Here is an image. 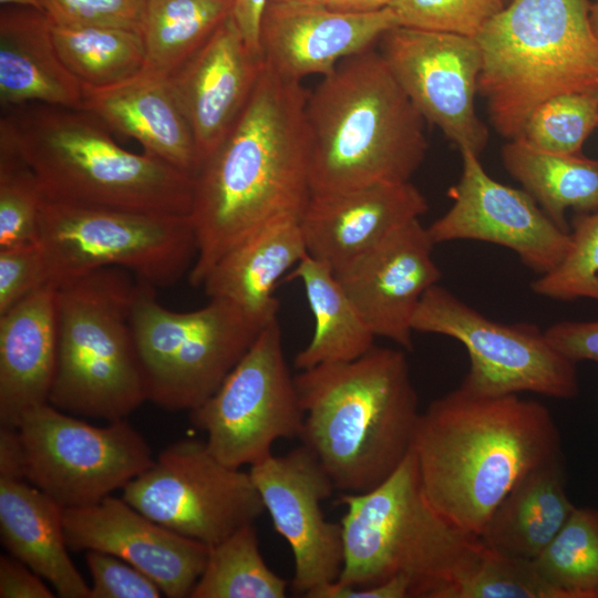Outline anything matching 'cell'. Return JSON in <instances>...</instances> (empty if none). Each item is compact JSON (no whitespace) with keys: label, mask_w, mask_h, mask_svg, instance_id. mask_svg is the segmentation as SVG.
Segmentation results:
<instances>
[{"label":"cell","mask_w":598,"mask_h":598,"mask_svg":"<svg viewBox=\"0 0 598 598\" xmlns=\"http://www.w3.org/2000/svg\"><path fill=\"white\" fill-rule=\"evenodd\" d=\"M1 598H53L44 579L11 555L0 557Z\"/></svg>","instance_id":"cell-44"},{"label":"cell","mask_w":598,"mask_h":598,"mask_svg":"<svg viewBox=\"0 0 598 598\" xmlns=\"http://www.w3.org/2000/svg\"><path fill=\"white\" fill-rule=\"evenodd\" d=\"M434 246L427 227L414 219L333 272L375 338L405 351L413 350L417 306L442 277Z\"/></svg>","instance_id":"cell-18"},{"label":"cell","mask_w":598,"mask_h":598,"mask_svg":"<svg viewBox=\"0 0 598 598\" xmlns=\"http://www.w3.org/2000/svg\"><path fill=\"white\" fill-rule=\"evenodd\" d=\"M423 122L380 51L341 61L307 99L311 193L411 181L426 155Z\"/></svg>","instance_id":"cell-4"},{"label":"cell","mask_w":598,"mask_h":598,"mask_svg":"<svg viewBox=\"0 0 598 598\" xmlns=\"http://www.w3.org/2000/svg\"><path fill=\"white\" fill-rule=\"evenodd\" d=\"M588 0H512L475 38L483 65L478 93L507 140L522 136L544 101L598 91V40Z\"/></svg>","instance_id":"cell-7"},{"label":"cell","mask_w":598,"mask_h":598,"mask_svg":"<svg viewBox=\"0 0 598 598\" xmlns=\"http://www.w3.org/2000/svg\"><path fill=\"white\" fill-rule=\"evenodd\" d=\"M56 286L47 283L0 315V426L18 427L49 403L56 365Z\"/></svg>","instance_id":"cell-24"},{"label":"cell","mask_w":598,"mask_h":598,"mask_svg":"<svg viewBox=\"0 0 598 598\" xmlns=\"http://www.w3.org/2000/svg\"><path fill=\"white\" fill-rule=\"evenodd\" d=\"M343 565L337 582L369 587L405 578L411 598H447L484 543L440 515L422 488L412 450L398 468L363 493H344Z\"/></svg>","instance_id":"cell-6"},{"label":"cell","mask_w":598,"mask_h":598,"mask_svg":"<svg viewBox=\"0 0 598 598\" xmlns=\"http://www.w3.org/2000/svg\"><path fill=\"white\" fill-rule=\"evenodd\" d=\"M39 245L54 286L90 271L117 267L154 287L188 274L197 243L188 215L79 206L44 198Z\"/></svg>","instance_id":"cell-10"},{"label":"cell","mask_w":598,"mask_h":598,"mask_svg":"<svg viewBox=\"0 0 598 598\" xmlns=\"http://www.w3.org/2000/svg\"><path fill=\"white\" fill-rule=\"evenodd\" d=\"M249 474L295 564L291 589L311 598L338 580L343 565L341 523L328 520L321 503L336 489L317 456L303 444L249 466Z\"/></svg>","instance_id":"cell-16"},{"label":"cell","mask_w":598,"mask_h":598,"mask_svg":"<svg viewBox=\"0 0 598 598\" xmlns=\"http://www.w3.org/2000/svg\"><path fill=\"white\" fill-rule=\"evenodd\" d=\"M395 0H333L329 7L341 11L371 12L389 8Z\"/></svg>","instance_id":"cell-48"},{"label":"cell","mask_w":598,"mask_h":598,"mask_svg":"<svg viewBox=\"0 0 598 598\" xmlns=\"http://www.w3.org/2000/svg\"><path fill=\"white\" fill-rule=\"evenodd\" d=\"M379 42L380 53L421 116L460 151L480 156L489 134L474 105L483 65L477 40L396 25Z\"/></svg>","instance_id":"cell-15"},{"label":"cell","mask_w":598,"mask_h":598,"mask_svg":"<svg viewBox=\"0 0 598 598\" xmlns=\"http://www.w3.org/2000/svg\"><path fill=\"white\" fill-rule=\"evenodd\" d=\"M50 23L109 27L142 33L147 0H39Z\"/></svg>","instance_id":"cell-40"},{"label":"cell","mask_w":598,"mask_h":598,"mask_svg":"<svg viewBox=\"0 0 598 598\" xmlns=\"http://www.w3.org/2000/svg\"><path fill=\"white\" fill-rule=\"evenodd\" d=\"M136 278L101 268L56 286V365L49 403L75 416L127 419L148 400L131 323Z\"/></svg>","instance_id":"cell-8"},{"label":"cell","mask_w":598,"mask_h":598,"mask_svg":"<svg viewBox=\"0 0 598 598\" xmlns=\"http://www.w3.org/2000/svg\"><path fill=\"white\" fill-rule=\"evenodd\" d=\"M0 478L25 480L23 448L18 427L0 426Z\"/></svg>","instance_id":"cell-47"},{"label":"cell","mask_w":598,"mask_h":598,"mask_svg":"<svg viewBox=\"0 0 598 598\" xmlns=\"http://www.w3.org/2000/svg\"><path fill=\"white\" fill-rule=\"evenodd\" d=\"M411 450L429 503L478 537L524 475L563 456L558 427L543 403L461 386L421 412Z\"/></svg>","instance_id":"cell-2"},{"label":"cell","mask_w":598,"mask_h":598,"mask_svg":"<svg viewBox=\"0 0 598 598\" xmlns=\"http://www.w3.org/2000/svg\"><path fill=\"white\" fill-rule=\"evenodd\" d=\"M0 2L4 6L28 7L42 11L39 0H0Z\"/></svg>","instance_id":"cell-49"},{"label":"cell","mask_w":598,"mask_h":598,"mask_svg":"<svg viewBox=\"0 0 598 598\" xmlns=\"http://www.w3.org/2000/svg\"><path fill=\"white\" fill-rule=\"evenodd\" d=\"M70 550L114 555L151 577L168 598L190 597L207 561L209 546L148 518L123 498L63 508Z\"/></svg>","instance_id":"cell-19"},{"label":"cell","mask_w":598,"mask_h":598,"mask_svg":"<svg viewBox=\"0 0 598 598\" xmlns=\"http://www.w3.org/2000/svg\"><path fill=\"white\" fill-rule=\"evenodd\" d=\"M290 279L302 283L315 319L309 343L293 359L299 371L354 360L374 346L375 336L329 266L307 254L292 268Z\"/></svg>","instance_id":"cell-29"},{"label":"cell","mask_w":598,"mask_h":598,"mask_svg":"<svg viewBox=\"0 0 598 598\" xmlns=\"http://www.w3.org/2000/svg\"><path fill=\"white\" fill-rule=\"evenodd\" d=\"M295 382L300 440L336 489H372L411 451L421 412L405 350L373 346L354 360L301 370Z\"/></svg>","instance_id":"cell-3"},{"label":"cell","mask_w":598,"mask_h":598,"mask_svg":"<svg viewBox=\"0 0 598 598\" xmlns=\"http://www.w3.org/2000/svg\"><path fill=\"white\" fill-rule=\"evenodd\" d=\"M532 563L557 598H598V509L576 506Z\"/></svg>","instance_id":"cell-34"},{"label":"cell","mask_w":598,"mask_h":598,"mask_svg":"<svg viewBox=\"0 0 598 598\" xmlns=\"http://www.w3.org/2000/svg\"><path fill=\"white\" fill-rule=\"evenodd\" d=\"M268 1L234 0L231 10L246 45L259 59H262L259 41L260 22Z\"/></svg>","instance_id":"cell-46"},{"label":"cell","mask_w":598,"mask_h":598,"mask_svg":"<svg viewBox=\"0 0 598 598\" xmlns=\"http://www.w3.org/2000/svg\"><path fill=\"white\" fill-rule=\"evenodd\" d=\"M563 456L524 475L492 513L480 538L508 556L533 561L576 507L565 486Z\"/></svg>","instance_id":"cell-28"},{"label":"cell","mask_w":598,"mask_h":598,"mask_svg":"<svg viewBox=\"0 0 598 598\" xmlns=\"http://www.w3.org/2000/svg\"><path fill=\"white\" fill-rule=\"evenodd\" d=\"M307 255L300 216L283 214L267 221L228 250L208 271L203 288L208 298L228 300L272 321L280 278Z\"/></svg>","instance_id":"cell-25"},{"label":"cell","mask_w":598,"mask_h":598,"mask_svg":"<svg viewBox=\"0 0 598 598\" xmlns=\"http://www.w3.org/2000/svg\"><path fill=\"white\" fill-rule=\"evenodd\" d=\"M307 99L301 81L264 62L244 110L194 176L190 285L202 286L228 250L267 221L301 216L311 195Z\"/></svg>","instance_id":"cell-1"},{"label":"cell","mask_w":598,"mask_h":598,"mask_svg":"<svg viewBox=\"0 0 598 598\" xmlns=\"http://www.w3.org/2000/svg\"><path fill=\"white\" fill-rule=\"evenodd\" d=\"M276 2H298V3H315L329 6L333 0H269Z\"/></svg>","instance_id":"cell-51"},{"label":"cell","mask_w":598,"mask_h":598,"mask_svg":"<svg viewBox=\"0 0 598 598\" xmlns=\"http://www.w3.org/2000/svg\"><path fill=\"white\" fill-rule=\"evenodd\" d=\"M18 431L25 480L62 508L99 503L154 462L126 419L95 426L44 403L22 415Z\"/></svg>","instance_id":"cell-12"},{"label":"cell","mask_w":598,"mask_h":598,"mask_svg":"<svg viewBox=\"0 0 598 598\" xmlns=\"http://www.w3.org/2000/svg\"><path fill=\"white\" fill-rule=\"evenodd\" d=\"M427 209L411 181L311 193L300 216L307 254L337 272Z\"/></svg>","instance_id":"cell-21"},{"label":"cell","mask_w":598,"mask_h":598,"mask_svg":"<svg viewBox=\"0 0 598 598\" xmlns=\"http://www.w3.org/2000/svg\"><path fill=\"white\" fill-rule=\"evenodd\" d=\"M571 226L565 258L555 269L535 279L532 290L553 300L598 301V210L577 214Z\"/></svg>","instance_id":"cell-37"},{"label":"cell","mask_w":598,"mask_h":598,"mask_svg":"<svg viewBox=\"0 0 598 598\" xmlns=\"http://www.w3.org/2000/svg\"><path fill=\"white\" fill-rule=\"evenodd\" d=\"M58 53L82 87H106L140 73L145 63L141 32L51 23Z\"/></svg>","instance_id":"cell-32"},{"label":"cell","mask_w":598,"mask_h":598,"mask_svg":"<svg viewBox=\"0 0 598 598\" xmlns=\"http://www.w3.org/2000/svg\"><path fill=\"white\" fill-rule=\"evenodd\" d=\"M448 598H557L533 563L488 547L452 586Z\"/></svg>","instance_id":"cell-38"},{"label":"cell","mask_w":598,"mask_h":598,"mask_svg":"<svg viewBox=\"0 0 598 598\" xmlns=\"http://www.w3.org/2000/svg\"><path fill=\"white\" fill-rule=\"evenodd\" d=\"M288 582L265 561L254 523L209 546L190 598H285Z\"/></svg>","instance_id":"cell-33"},{"label":"cell","mask_w":598,"mask_h":598,"mask_svg":"<svg viewBox=\"0 0 598 598\" xmlns=\"http://www.w3.org/2000/svg\"><path fill=\"white\" fill-rule=\"evenodd\" d=\"M0 130L12 138L49 200L189 215L194 177L125 150L85 109L39 102L3 107Z\"/></svg>","instance_id":"cell-5"},{"label":"cell","mask_w":598,"mask_h":598,"mask_svg":"<svg viewBox=\"0 0 598 598\" xmlns=\"http://www.w3.org/2000/svg\"><path fill=\"white\" fill-rule=\"evenodd\" d=\"M262 66L264 60L248 49L230 13L168 76L192 128L199 167L235 124Z\"/></svg>","instance_id":"cell-22"},{"label":"cell","mask_w":598,"mask_h":598,"mask_svg":"<svg viewBox=\"0 0 598 598\" xmlns=\"http://www.w3.org/2000/svg\"><path fill=\"white\" fill-rule=\"evenodd\" d=\"M412 328L465 347L470 368L460 386L471 393L533 392L560 400L579 394L577 362L558 351L545 330L527 322L491 320L439 283L423 295Z\"/></svg>","instance_id":"cell-11"},{"label":"cell","mask_w":598,"mask_h":598,"mask_svg":"<svg viewBox=\"0 0 598 598\" xmlns=\"http://www.w3.org/2000/svg\"><path fill=\"white\" fill-rule=\"evenodd\" d=\"M460 152L462 174L448 190L453 204L427 227L433 243H491L514 251L539 276L555 269L569 249V233L560 229L525 189L493 179L480 156L467 150Z\"/></svg>","instance_id":"cell-17"},{"label":"cell","mask_w":598,"mask_h":598,"mask_svg":"<svg viewBox=\"0 0 598 598\" xmlns=\"http://www.w3.org/2000/svg\"><path fill=\"white\" fill-rule=\"evenodd\" d=\"M234 0H147L143 70L169 76L231 13Z\"/></svg>","instance_id":"cell-31"},{"label":"cell","mask_w":598,"mask_h":598,"mask_svg":"<svg viewBox=\"0 0 598 598\" xmlns=\"http://www.w3.org/2000/svg\"><path fill=\"white\" fill-rule=\"evenodd\" d=\"M398 25L390 8L341 11L324 4L268 1L260 22L265 64L301 81L329 74L347 58L367 51Z\"/></svg>","instance_id":"cell-20"},{"label":"cell","mask_w":598,"mask_h":598,"mask_svg":"<svg viewBox=\"0 0 598 598\" xmlns=\"http://www.w3.org/2000/svg\"><path fill=\"white\" fill-rule=\"evenodd\" d=\"M122 498L159 525L207 546L266 513L249 472L221 463L198 439L164 448L124 486Z\"/></svg>","instance_id":"cell-14"},{"label":"cell","mask_w":598,"mask_h":598,"mask_svg":"<svg viewBox=\"0 0 598 598\" xmlns=\"http://www.w3.org/2000/svg\"><path fill=\"white\" fill-rule=\"evenodd\" d=\"M0 536L9 555L47 580L62 598H90L69 555L63 508L25 480L0 478Z\"/></svg>","instance_id":"cell-27"},{"label":"cell","mask_w":598,"mask_h":598,"mask_svg":"<svg viewBox=\"0 0 598 598\" xmlns=\"http://www.w3.org/2000/svg\"><path fill=\"white\" fill-rule=\"evenodd\" d=\"M589 20L594 34L598 40V2L590 3Z\"/></svg>","instance_id":"cell-50"},{"label":"cell","mask_w":598,"mask_h":598,"mask_svg":"<svg viewBox=\"0 0 598 598\" xmlns=\"http://www.w3.org/2000/svg\"><path fill=\"white\" fill-rule=\"evenodd\" d=\"M144 153L195 176L199 158L189 123L168 76L142 70L106 87H83V107Z\"/></svg>","instance_id":"cell-23"},{"label":"cell","mask_w":598,"mask_h":598,"mask_svg":"<svg viewBox=\"0 0 598 598\" xmlns=\"http://www.w3.org/2000/svg\"><path fill=\"white\" fill-rule=\"evenodd\" d=\"M51 283L39 244L0 249V315Z\"/></svg>","instance_id":"cell-42"},{"label":"cell","mask_w":598,"mask_h":598,"mask_svg":"<svg viewBox=\"0 0 598 598\" xmlns=\"http://www.w3.org/2000/svg\"><path fill=\"white\" fill-rule=\"evenodd\" d=\"M549 342L575 362L598 364V320L560 321L545 330Z\"/></svg>","instance_id":"cell-43"},{"label":"cell","mask_w":598,"mask_h":598,"mask_svg":"<svg viewBox=\"0 0 598 598\" xmlns=\"http://www.w3.org/2000/svg\"><path fill=\"white\" fill-rule=\"evenodd\" d=\"M505 7L504 0H395L398 25L476 38Z\"/></svg>","instance_id":"cell-39"},{"label":"cell","mask_w":598,"mask_h":598,"mask_svg":"<svg viewBox=\"0 0 598 598\" xmlns=\"http://www.w3.org/2000/svg\"><path fill=\"white\" fill-rule=\"evenodd\" d=\"M598 128V91L564 93L540 103L527 117L522 136L544 151L581 154Z\"/></svg>","instance_id":"cell-36"},{"label":"cell","mask_w":598,"mask_h":598,"mask_svg":"<svg viewBox=\"0 0 598 598\" xmlns=\"http://www.w3.org/2000/svg\"><path fill=\"white\" fill-rule=\"evenodd\" d=\"M502 162L560 229L570 231L568 209L598 210V159L544 151L518 137L504 144Z\"/></svg>","instance_id":"cell-30"},{"label":"cell","mask_w":598,"mask_h":598,"mask_svg":"<svg viewBox=\"0 0 598 598\" xmlns=\"http://www.w3.org/2000/svg\"><path fill=\"white\" fill-rule=\"evenodd\" d=\"M30 102L82 109L83 87L62 62L45 14L7 7L0 14V105Z\"/></svg>","instance_id":"cell-26"},{"label":"cell","mask_w":598,"mask_h":598,"mask_svg":"<svg viewBox=\"0 0 598 598\" xmlns=\"http://www.w3.org/2000/svg\"><path fill=\"white\" fill-rule=\"evenodd\" d=\"M209 451L241 468L272 454L279 439H300L305 413L283 351L278 319L259 333L219 388L190 411Z\"/></svg>","instance_id":"cell-13"},{"label":"cell","mask_w":598,"mask_h":598,"mask_svg":"<svg viewBox=\"0 0 598 598\" xmlns=\"http://www.w3.org/2000/svg\"><path fill=\"white\" fill-rule=\"evenodd\" d=\"M272 321L218 298L172 311L157 300L156 287L136 279L131 323L148 401L168 411L195 410Z\"/></svg>","instance_id":"cell-9"},{"label":"cell","mask_w":598,"mask_h":598,"mask_svg":"<svg viewBox=\"0 0 598 598\" xmlns=\"http://www.w3.org/2000/svg\"><path fill=\"white\" fill-rule=\"evenodd\" d=\"M311 598H411V585L405 578H393L369 587H346L337 581L318 589Z\"/></svg>","instance_id":"cell-45"},{"label":"cell","mask_w":598,"mask_h":598,"mask_svg":"<svg viewBox=\"0 0 598 598\" xmlns=\"http://www.w3.org/2000/svg\"><path fill=\"white\" fill-rule=\"evenodd\" d=\"M44 198L34 172L0 130V249L39 244Z\"/></svg>","instance_id":"cell-35"},{"label":"cell","mask_w":598,"mask_h":598,"mask_svg":"<svg viewBox=\"0 0 598 598\" xmlns=\"http://www.w3.org/2000/svg\"><path fill=\"white\" fill-rule=\"evenodd\" d=\"M91 574L90 598H159L158 585L125 560L99 550L85 551Z\"/></svg>","instance_id":"cell-41"}]
</instances>
